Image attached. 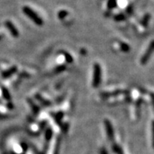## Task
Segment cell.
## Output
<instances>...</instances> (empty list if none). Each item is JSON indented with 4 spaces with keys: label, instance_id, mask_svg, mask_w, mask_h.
<instances>
[{
    "label": "cell",
    "instance_id": "19",
    "mask_svg": "<svg viewBox=\"0 0 154 154\" xmlns=\"http://www.w3.org/2000/svg\"><path fill=\"white\" fill-rule=\"evenodd\" d=\"M60 138L59 137L58 139L56 140V146H55L54 153H53V154H59V149H60Z\"/></svg>",
    "mask_w": 154,
    "mask_h": 154
},
{
    "label": "cell",
    "instance_id": "26",
    "mask_svg": "<svg viewBox=\"0 0 154 154\" xmlns=\"http://www.w3.org/2000/svg\"><path fill=\"white\" fill-rule=\"evenodd\" d=\"M150 98H151V102H152L153 108V110H154V93L153 92H151V93H150Z\"/></svg>",
    "mask_w": 154,
    "mask_h": 154
},
{
    "label": "cell",
    "instance_id": "11",
    "mask_svg": "<svg viewBox=\"0 0 154 154\" xmlns=\"http://www.w3.org/2000/svg\"><path fill=\"white\" fill-rule=\"evenodd\" d=\"M52 134H53V132H52V128H47L45 132V139L47 141V142H49L50 140L52 139Z\"/></svg>",
    "mask_w": 154,
    "mask_h": 154
},
{
    "label": "cell",
    "instance_id": "8",
    "mask_svg": "<svg viewBox=\"0 0 154 154\" xmlns=\"http://www.w3.org/2000/svg\"><path fill=\"white\" fill-rule=\"evenodd\" d=\"M28 104H29V106H30L31 109H32V112H34V115H38L39 112H40V108L38 107L36 104L34 103V101H32L31 99H30V98H28Z\"/></svg>",
    "mask_w": 154,
    "mask_h": 154
},
{
    "label": "cell",
    "instance_id": "16",
    "mask_svg": "<svg viewBox=\"0 0 154 154\" xmlns=\"http://www.w3.org/2000/svg\"><path fill=\"white\" fill-rule=\"evenodd\" d=\"M62 54H64V58L66 60V61L67 63H72L73 62V57L70 54H68L67 52H62Z\"/></svg>",
    "mask_w": 154,
    "mask_h": 154
},
{
    "label": "cell",
    "instance_id": "9",
    "mask_svg": "<svg viewBox=\"0 0 154 154\" xmlns=\"http://www.w3.org/2000/svg\"><path fill=\"white\" fill-rule=\"evenodd\" d=\"M35 98L42 104V106H46V107H49V106H51V104H52L49 100H46V98H44V97H42L41 94H35Z\"/></svg>",
    "mask_w": 154,
    "mask_h": 154
},
{
    "label": "cell",
    "instance_id": "23",
    "mask_svg": "<svg viewBox=\"0 0 154 154\" xmlns=\"http://www.w3.org/2000/svg\"><path fill=\"white\" fill-rule=\"evenodd\" d=\"M67 15V11H61V12L59 14V17H60V19H63Z\"/></svg>",
    "mask_w": 154,
    "mask_h": 154
},
{
    "label": "cell",
    "instance_id": "7",
    "mask_svg": "<svg viewBox=\"0 0 154 154\" xmlns=\"http://www.w3.org/2000/svg\"><path fill=\"white\" fill-rule=\"evenodd\" d=\"M16 71H17V67H16V65H13V66H12L10 69H7V70H6V71L2 72V78H4V79L9 78V77L13 75L14 73H16Z\"/></svg>",
    "mask_w": 154,
    "mask_h": 154
},
{
    "label": "cell",
    "instance_id": "3",
    "mask_svg": "<svg viewBox=\"0 0 154 154\" xmlns=\"http://www.w3.org/2000/svg\"><path fill=\"white\" fill-rule=\"evenodd\" d=\"M23 10H24V14L28 17H29L31 20H33L37 25H42L43 24V21L40 18V17L38 16V14H36L31 9H30L29 7H24Z\"/></svg>",
    "mask_w": 154,
    "mask_h": 154
},
{
    "label": "cell",
    "instance_id": "14",
    "mask_svg": "<svg viewBox=\"0 0 154 154\" xmlns=\"http://www.w3.org/2000/svg\"><path fill=\"white\" fill-rule=\"evenodd\" d=\"M119 45H120V50H121L123 52L128 53V52H129V51H130V47H129V45L127 44V43L121 42V43H119Z\"/></svg>",
    "mask_w": 154,
    "mask_h": 154
},
{
    "label": "cell",
    "instance_id": "27",
    "mask_svg": "<svg viewBox=\"0 0 154 154\" xmlns=\"http://www.w3.org/2000/svg\"><path fill=\"white\" fill-rule=\"evenodd\" d=\"M20 146H21V148H22V149L24 150V152L27 151V149H28V146H27V144H25V143L22 142V143L20 144Z\"/></svg>",
    "mask_w": 154,
    "mask_h": 154
},
{
    "label": "cell",
    "instance_id": "5",
    "mask_svg": "<svg viewBox=\"0 0 154 154\" xmlns=\"http://www.w3.org/2000/svg\"><path fill=\"white\" fill-rule=\"evenodd\" d=\"M104 126L105 129H106V135L108 137V139L110 141H113L114 139V130L111 122L109 120H107V119H106L104 120Z\"/></svg>",
    "mask_w": 154,
    "mask_h": 154
},
{
    "label": "cell",
    "instance_id": "22",
    "mask_svg": "<svg viewBox=\"0 0 154 154\" xmlns=\"http://www.w3.org/2000/svg\"><path fill=\"white\" fill-rule=\"evenodd\" d=\"M152 142H153V147L154 148V120L152 122Z\"/></svg>",
    "mask_w": 154,
    "mask_h": 154
},
{
    "label": "cell",
    "instance_id": "20",
    "mask_svg": "<svg viewBox=\"0 0 154 154\" xmlns=\"http://www.w3.org/2000/svg\"><path fill=\"white\" fill-rule=\"evenodd\" d=\"M66 68L67 66L65 65H60V66H58L57 68H56V69H55V72L56 73L62 72H64V70H66Z\"/></svg>",
    "mask_w": 154,
    "mask_h": 154
},
{
    "label": "cell",
    "instance_id": "31",
    "mask_svg": "<svg viewBox=\"0 0 154 154\" xmlns=\"http://www.w3.org/2000/svg\"><path fill=\"white\" fill-rule=\"evenodd\" d=\"M101 154H108V152H107V151L106 150V149L102 148V150H101V152H100Z\"/></svg>",
    "mask_w": 154,
    "mask_h": 154
},
{
    "label": "cell",
    "instance_id": "18",
    "mask_svg": "<svg viewBox=\"0 0 154 154\" xmlns=\"http://www.w3.org/2000/svg\"><path fill=\"white\" fill-rule=\"evenodd\" d=\"M60 127L64 133H67V132L68 131V130H69V127H70V126H69V124H68L67 123H64V124H60Z\"/></svg>",
    "mask_w": 154,
    "mask_h": 154
},
{
    "label": "cell",
    "instance_id": "32",
    "mask_svg": "<svg viewBox=\"0 0 154 154\" xmlns=\"http://www.w3.org/2000/svg\"><path fill=\"white\" fill-rule=\"evenodd\" d=\"M1 39H2V36L0 35V40H1Z\"/></svg>",
    "mask_w": 154,
    "mask_h": 154
},
{
    "label": "cell",
    "instance_id": "29",
    "mask_svg": "<svg viewBox=\"0 0 154 154\" xmlns=\"http://www.w3.org/2000/svg\"><path fill=\"white\" fill-rule=\"evenodd\" d=\"M46 124H47V122H46V121H42V123H41V124H40L41 129H43V128H44L45 127H46Z\"/></svg>",
    "mask_w": 154,
    "mask_h": 154
},
{
    "label": "cell",
    "instance_id": "17",
    "mask_svg": "<svg viewBox=\"0 0 154 154\" xmlns=\"http://www.w3.org/2000/svg\"><path fill=\"white\" fill-rule=\"evenodd\" d=\"M113 151H114V152H116V153L117 154H122V149H121V148H120V146H118V145L117 144H114V146H113Z\"/></svg>",
    "mask_w": 154,
    "mask_h": 154
},
{
    "label": "cell",
    "instance_id": "10",
    "mask_svg": "<svg viewBox=\"0 0 154 154\" xmlns=\"http://www.w3.org/2000/svg\"><path fill=\"white\" fill-rule=\"evenodd\" d=\"M64 112H57V113L54 116L55 121H56V124H59V125H60V124H62V123H61V120H62V119L64 118Z\"/></svg>",
    "mask_w": 154,
    "mask_h": 154
},
{
    "label": "cell",
    "instance_id": "13",
    "mask_svg": "<svg viewBox=\"0 0 154 154\" xmlns=\"http://www.w3.org/2000/svg\"><path fill=\"white\" fill-rule=\"evenodd\" d=\"M142 103V97H139L138 100H137V102H136V116L137 117H139V113H140V108L141 105Z\"/></svg>",
    "mask_w": 154,
    "mask_h": 154
},
{
    "label": "cell",
    "instance_id": "1",
    "mask_svg": "<svg viewBox=\"0 0 154 154\" xmlns=\"http://www.w3.org/2000/svg\"><path fill=\"white\" fill-rule=\"evenodd\" d=\"M102 81V68L99 64L96 63L93 65V76H92V87L97 88Z\"/></svg>",
    "mask_w": 154,
    "mask_h": 154
},
{
    "label": "cell",
    "instance_id": "6",
    "mask_svg": "<svg viewBox=\"0 0 154 154\" xmlns=\"http://www.w3.org/2000/svg\"><path fill=\"white\" fill-rule=\"evenodd\" d=\"M5 24H6V27L9 29L10 32L11 33V35H12L13 36L15 37V38H17V37L19 36L18 30L16 29V28L14 26L12 22H10V21H6V22L5 23Z\"/></svg>",
    "mask_w": 154,
    "mask_h": 154
},
{
    "label": "cell",
    "instance_id": "2",
    "mask_svg": "<svg viewBox=\"0 0 154 154\" xmlns=\"http://www.w3.org/2000/svg\"><path fill=\"white\" fill-rule=\"evenodd\" d=\"M153 53H154V40H152L151 42H150L149 47H147V49H146V51L144 53V54L142 55V58H141L140 60L141 64H142V65H146Z\"/></svg>",
    "mask_w": 154,
    "mask_h": 154
},
{
    "label": "cell",
    "instance_id": "12",
    "mask_svg": "<svg viewBox=\"0 0 154 154\" xmlns=\"http://www.w3.org/2000/svg\"><path fill=\"white\" fill-rule=\"evenodd\" d=\"M2 96H3V97H4L5 99H6V101H10V100H11V96H10V91H9L8 90L6 89V88H5V87H2Z\"/></svg>",
    "mask_w": 154,
    "mask_h": 154
},
{
    "label": "cell",
    "instance_id": "34",
    "mask_svg": "<svg viewBox=\"0 0 154 154\" xmlns=\"http://www.w3.org/2000/svg\"><path fill=\"white\" fill-rule=\"evenodd\" d=\"M0 102H1V101H0Z\"/></svg>",
    "mask_w": 154,
    "mask_h": 154
},
{
    "label": "cell",
    "instance_id": "33",
    "mask_svg": "<svg viewBox=\"0 0 154 154\" xmlns=\"http://www.w3.org/2000/svg\"><path fill=\"white\" fill-rule=\"evenodd\" d=\"M13 154H16V153H15V152H13Z\"/></svg>",
    "mask_w": 154,
    "mask_h": 154
},
{
    "label": "cell",
    "instance_id": "21",
    "mask_svg": "<svg viewBox=\"0 0 154 154\" xmlns=\"http://www.w3.org/2000/svg\"><path fill=\"white\" fill-rule=\"evenodd\" d=\"M125 19V17L123 14H119L117 16L115 17V20H117V21H120V20H123Z\"/></svg>",
    "mask_w": 154,
    "mask_h": 154
},
{
    "label": "cell",
    "instance_id": "28",
    "mask_svg": "<svg viewBox=\"0 0 154 154\" xmlns=\"http://www.w3.org/2000/svg\"><path fill=\"white\" fill-rule=\"evenodd\" d=\"M8 117V116L6 115V114L0 113V120H5V119H7Z\"/></svg>",
    "mask_w": 154,
    "mask_h": 154
},
{
    "label": "cell",
    "instance_id": "4",
    "mask_svg": "<svg viewBox=\"0 0 154 154\" xmlns=\"http://www.w3.org/2000/svg\"><path fill=\"white\" fill-rule=\"evenodd\" d=\"M129 93L130 91L128 90H117V91L112 92H102L100 94V97L106 98V97H116V96L120 95V94H128Z\"/></svg>",
    "mask_w": 154,
    "mask_h": 154
},
{
    "label": "cell",
    "instance_id": "24",
    "mask_svg": "<svg viewBox=\"0 0 154 154\" xmlns=\"http://www.w3.org/2000/svg\"><path fill=\"white\" fill-rule=\"evenodd\" d=\"M116 6V2L114 0H110V2H109V7L110 8H114Z\"/></svg>",
    "mask_w": 154,
    "mask_h": 154
},
{
    "label": "cell",
    "instance_id": "30",
    "mask_svg": "<svg viewBox=\"0 0 154 154\" xmlns=\"http://www.w3.org/2000/svg\"><path fill=\"white\" fill-rule=\"evenodd\" d=\"M20 76H23V77H29V74L26 72H22L20 73Z\"/></svg>",
    "mask_w": 154,
    "mask_h": 154
},
{
    "label": "cell",
    "instance_id": "25",
    "mask_svg": "<svg viewBox=\"0 0 154 154\" xmlns=\"http://www.w3.org/2000/svg\"><path fill=\"white\" fill-rule=\"evenodd\" d=\"M6 108H8L9 109H13L14 108V105L12 103V102L9 101L8 103L6 104Z\"/></svg>",
    "mask_w": 154,
    "mask_h": 154
},
{
    "label": "cell",
    "instance_id": "15",
    "mask_svg": "<svg viewBox=\"0 0 154 154\" xmlns=\"http://www.w3.org/2000/svg\"><path fill=\"white\" fill-rule=\"evenodd\" d=\"M150 14H146L144 16V17H143V19H142V22H141V24H142V25L143 27H145V28H146L147 27V25H148L149 24V21H150Z\"/></svg>",
    "mask_w": 154,
    "mask_h": 154
}]
</instances>
